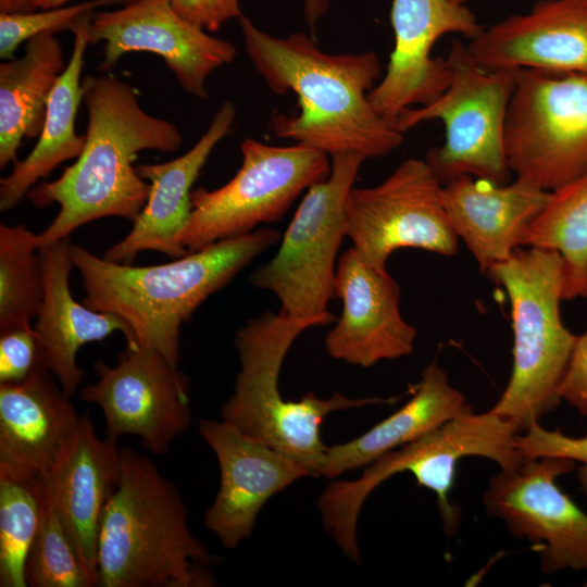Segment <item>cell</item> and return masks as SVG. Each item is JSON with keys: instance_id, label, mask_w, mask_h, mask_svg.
I'll return each mask as SVG.
<instances>
[{"instance_id": "cell-13", "label": "cell", "mask_w": 587, "mask_h": 587, "mask_svg": "<svg viewBox=\"0 0 587 587\" xmlns=\"http://www.w3.org/2000/svg\"><path fill=\"white\" fill-rule=\"evenodd\" d=\"M93 369L97 380L79 398L101 409L107 437L136 436L162 455L189 428V377L159 351L126 347L115 365L99 359Z\"/></svg>"}, {"instance_id": "cell-30", "label": "cell", "mask_w": 587, "mask_h": 587, "mask_svg": "<svg viewBox=\"0 0 587 587\" xmlns=\"http://www.w3.org/2000/svg\"><path fill=\"white\" fill-rule=\"evenodd\" d=\"M43 296L38 235L0 225V332L30 326Z\"/></svg>"}, {"instance_id": "cell-17", "label": "cell", "mask_w": 587, "mask_h": 587, "mask_svg": "<svg viewBox=\"0 0 587 587\" xmlns=\"http://www.w3.org/2000/svg\"><path fill=\"white\" fill-rule=\"evenodd\" d=\"M198 428L216 455L221 474L204 525L224 548L236 549L251 535L270 498L311 474L299 462L222 420L202 419Z\"/></svg>"}, {"instance_id": "cell-24", "label": "cell", "mask_w": 587, "mask_h": 587, "mask_svg": "<svg viewBox=\"0 0 587 587\" xmlns=\"http://www.w3.org/2000/svg\"><path fill=\"white\" fill-rule=\"evenodd\" d=\"M549 195L520 178L498 185L464 175L444 185L453 229L484 274L520 248L528 223Z\"/></svg>"}, {"instance_id": "cell-12", "label": "cell", "mask_w": 587, "mask_h": 587, "mask_svg": "<svg viewBox=\"0 0 587 587\" xmlns=\"http://www.w3.org/2000/svg\"><path fill=\"white\" fill-rule=\"evenodd\" d=\"M347 237L378 270H386L398 249L452 255L459 240L445 207L444 184L426 160L414 158L400 163L380 184L351 189Z\"/></svg>"}, {"instance_id": "cell-4", "label": "cell", "mask_w": 587, "mask_h": 587, "mask_svg": "<svg viewBox=\"0 0 587 587\" xmlns=\"http://www.w3.org/2000/svg\"><path fill=\"white\" fill-rule=\"evenodd\" d=\"M220 562L192 535L177 486L147 455L122 448L120 484L100 524L98 587H212Z\"/></svg>"}, {"instance_id": "cell-11", "label": "cell", "mask_w": 587, "mask_h": 587, "mask_svg": "<svg viewBox=\"0 0 587 587\" xmlns=\"http://www.w3.org/2000/svg\"><path fill=\"white\" fill-rule=\"evenodd\" d=\"M516 178L547 191L587 173V72L516 70L504 124Z\"/></svg>"}, {"instance_id": "cell-18", "label": "cell", "mask_w": 587, "mask_h": 587, "mask_svg": "<svg viewBox=\"0 0 587 587\" xmlns=\"http://www.w3.org/2000/svg\"><path fill=\"white\" fill-rule=\"evenodd\" d=\"M334 295L341 315L325 338L328 354L369 367L409 355L416 328L400 312V288L387 270L369 264L353 247L337 261Z\"/></svg>"}, {"instance_id": "cell-7", "label": "cell", "mask_w": 587, "mask_h": 587, "mask_svg": "<svg viewBox=\"0 0 587 587\" xmlns=\"http://www.w3.org/2000/svg\"><path fill=\"white\" fill-rule=\"evenodd\" d=\"M486 275L508 294L513 330L511 376L490 410L526 429L560 403L558 388L577 337L560 314L563 261L554 250L517 248Z\"/></svg>"}, {"instance_id": "cell-23", "label": "cell", "mask_w": 587, "mask_h": 587, "mask_svg": "<svg viewBox=\"0 0 587 587\" xmlns=\"http://www.w3.org/2000/svg\"><path fill=\"white\" fill-rule=\"evenodd\" d=\"M70 246L68 237L39 249L43 296L34 328L41 341L46 367L72 397L83 382L76 362L82 346L118 330L125 336L126 347H137L129 325L121 316L92 310L73 298Z\"/></svg>"}, {"instance_id": "cell-34", "label": "cell", "mask_w": 587, "mask_h": 587, "mask_svg": "<svg viewBox=\"0 0 587 587\" xmlns=\"http://www.w3.org/2000/svg\"><path fill=\"white\" fill-rule=\"evenodd\" d=\"M41 370L48 369L34 327L0 332V384L25 380Z\"/></svg>"}, {"instance_id": "cell-38", "label": "cell", "mask_w": 587, "mask_h": 587, "mask_svg": "<svg viewBox=\"0 0 587 587\" xmlns=\"http://www.w3.org/2000/svg\"><path fill=\"white\" fill-rule=\"evenodd\" d=\"M39 0H0V13L32 12L38 9Z\"/></svg>"}, {"instance_id": "cell-6", "label": "cell", "mask_w": 587, "mask_h": 587, "mask_svg": "<svg viewBox=\"0 0 587 587\" xmlns=\"http://www.w3.org/2000/svg\"><path fill=\"white\" fill-rule=\"evenodd\" d=\"M520 427L491 410L459 415L420 438L392 450L366 466L354 480H333L321 494L317 508L325 529L346 557L361 563L357 523L370 494L391 476L409 472L419 486L433 491L445 532L459 525V509L449 500L458 462L482 457L500 470L516 466L523 458L516 448Z\"/></svg>"}, {"instance_id": "cell-3", "label": "cell", "mask_w": 587, "mask_h": 587, "mask_svg": "<svg viewBox=\"0 0 587 587\" xmlns=\"http://www.w3.org/2000/svg\"><path fill=\"white\" fill-rule=\"evenodd\" d=\"M279 239L278 230L262 227L149 266L113 262L73 243L70 254L83 279L82 302L121 316L137 348L157 350L178 366L182 324Z\"/></svg>"}, {"instance_id": "cell-8", "label": "cell", "mask_w": 587, "mask_h": 587, "mask_svg": "<svg viewBox=\"0 0 587 587\" xmlns=\"http://www.w3.org/2000/svg\"><path fill=\"white\" fill-rule=\"evenodd\" d=\"M446 61L447 89L428 104L402 111L394 127L403 134L423 122L444 123V145L425 159L444 185L464 175L507 184L512 172L503 133L516 70L483 67L459 40L452 42Z\"/></svg>"}, {"instance_id": "cell-16", "label": "cell", "mask_w": 587, "mask_h": 587, "mask_svg": "<svg viewBox=\"0 0 587 587\" xmlns=\"http://www.w3.org/2000/svg\"><path fill=\"white\" fill-rule=\"evenodd\" d=\"M466 2L392 1L395 47L384 77L369 93L374 109L392 127L402 111L428 104L447 89L449 67L446 58L432 57L435 42L450 33L471 40L484 29Z\"/></svg>"}, {"instance_id": "cell-26", "label": "cell", "mask_w": 587, "mask_h": 587, "mask_svg": "<svg viewBox=\"0 0 587 587\" xmlns=\"http://www.w3.org/2000/svg\"><path fill=\"white\" fill-rule=\"evenodd\" d=\"M93 11L83 14L73 25L74 43L66 67L48 102L42 130L32 152L16 161L12 172L0 182V210L13 209L41 178L61 163L78 158L85 135L75 130V120L84 98L82 71L90 43Z\"/></svg>"}, {"instance_id": "cell-39", "label": "cell", "mask_w": 587, "mask_h": 587, "mask_svg": "<svg viewBox=\"0 0 587 587\" xmlns=\"http://www.w3.org/2000/svg\"><path fill=\"white\" fill-rule=\"evenodd\" d=\"M70 1H72V0H39L38 9L48 10V9H52V8H58V7L65 5ZM121 1H123L124 3H127V2H130L133 0H121Z\"/></svg>"}, {"instance_id": "cell-9", "label": "cell", "mask_w": 587, "mask_h": 587, "mask_svg": "<svg viewBox=\"0 0 587 587\" xmlns=\"http://www.w3.org/2000/svg\"><path fill=\"white\" fill-rule=\"evenodd\" d=\"M330 160L328 177L308 189L275 255L249 277L253 287L278 298L282 314L326 324L334 322L327 307L335 296L337 253L347 236L348 198L366 159L339 152Z\"/></svg>"}, {"instance_id": "cell-28", "label": "cell", "mask_w": 587, "mask_h": 587, "mask_svg": "<svg viewBox=\"0 0 587 587\" xmlns=\"http://www.w3.org/2000/svg\"><path fill=\"white\" fill-rule=\"evenodd\" d=\"M521 247L559 252L564 266L563 300L587 298V173L550 191L528 223Z\"/></svg>"}, {"instance_id": "cell-19", "label": "cell", "mask_w": 587, "mask_h": 587, "mask_svg": "<svg viewBox=\"0 0 587 587\" xmlns=\"http://www.w3.org/2000/svg\"><path fill=\"white\" fill-rule=\"evenodd\" d=\"M467 48L490 71L587 72V0H540L484 28Z\"/></svg>"}, {"instance_id": "cell-33", "label": "cell", "mask_w": 587, "mask_h": 587, "mask_svg": "<svg viewBox=\"0 0 587 587\" xmlns=\"http://www.w3.org/2000/svg\"><path fill=\"white\" fill-rule=\"evenodd\" d=\"M523 435L516 437V448L523 459L559 457L579 462L577 479L587 498V435L571 437L560 430L544 428L539 422L532 423Z\"/></svg>"}, {"instance_id": "cell-15", "label": "cell", "mask_w": 587, "mask_h": 587, "mask_svg": "<svg viewBox=\"0 0 587 587\" xmlns=\"http://www.w3.org/2000/svg\"><path fill=\"white\" fill-rule=\"evenodd\" d=\"M90 43L104 42L101 72L111 71L129 52H151L162 58L183 90L209 98V75L233 62L236 48L185 20L171 0H133L120 9L93 14Z\"/></svg>"}, {"instance_id": "cell-14", "label": "cell", "mask_w": 587, "mask_h": 587, "mask_svg": "<svg viewBox=\"0 0 587 587\" xmlns=\"http://www.w3.org/2000/svg\"><path fill=\"white\" fill-rule=\"evenodd\" d=\"M574 466L559 457L523 459L492 476L483 498L512 535L539 544L546 574L587 570V513L557 483Z\"/></svg>"}, {"instance_id": "cell-25", "label": "cell", "mask_w": 587, "mask_h": 587, "mask_svg": "<svg viewBox=\"0 0 587 587\" xmlns=\"http://www.w3.org/2000/svg\"><path fill=\"white\" fill-rule=\"evenodd\" d=\"M464 395L454 388L446 372L430 363L421 374L413 396L396 412L354 439L328 447L321 475L334 478L367 466L441 424L469 412Z\"/></svg>"}, {"instance_id": "cell-31", "label": "cell", "mask_w": 587, "mask_h": 587, "mask_svg": "<svg viewBox=\"0 0 587 587\" xmlns=\"http://www.w3.org/2000/svg\"><path fill=\"white\" fill-rule=\"evenodd\" d=\"M24 578L27 587H90L76 549L47 494L40 526L25 560Z\"/></svg>"}, {"instance_id": "cell-1", "label": "cell", "mask_w": 587, "mask_h": 587, "mask_svg": "<svg viewBox=\"0 0 587 587\" xmlns=\"http://www.w3.org/2000/svg\"><path fill=\"white\" fill-rule=\"evenodd\" d=\"M239 25L249 59L271 91L298 96V114L272 116L278 138L329 157L355 152L365 159L384 157L402 143V133L369 99L380 75L375 52L332 54L303 32L272 36L245 15Z\"/></svg>"}, {"instance_id": "cell-35", "label": "cell", "mask_w": 587, "mask_h": 587, "mask_svg": "<svg viewBox=\"0 0 587 587\" xmlns=\"http://www.w3.org/2000/svg\"><path fill=\"white\" fill-rule=\"evenodd\" d=\"M558 395L560 400L587 416V332L576 337Z\"/></svg>"}, {"instance_id": "cell-2", "label": "cell", "mask_w": 587, "mask_h": 587, "mask_svg": "<svg viewBox=\"0 0 587 587\" xmlns=\"http://www.w3.org/2000/svg\"><path fill=\"white\" fill-rule=\"evenodd\" d=\"M82 87L88 126L80 154L58 179L41 183L26 195L39 209L60 205L54 220L38 234L39 249L101 217L134 222L150 192V184L135 166L138 153L173 152L183 143L178 128L148 114L126 82L110 75L86 76Z\"/></svg>"}, {"instance_id": "cell-37", "label": "cell", "mask_w": 587, "mask_h": 587, "mask_svg": "<svg viewBox=\"0 0 587 587\" xmlns=\"http://www.w3.org/2000/svg\"><path fill=\"white\" fill-rule=\"evenodd\" d=\"M303 14L314 32L317 22L329 11L330 0H302Z\"/></svg>"}, {"instance_id": "cell-29", "label": "cell", "mask_w": 587, "mask_h": 587, "mask_svg": "<svg viewBox=\"0 0 587 587\" xmlns=\"http://www.w3.org/2000/svg\"><path fill=\"white\" fill-rule=\"evenodd\" d=\"M45 476L0 464V587H26L24 565L39 529Z\"/></svg>"}, {"instance_id": "cell-5", "label": "cell", "mask_w": 587, "mask_h": 587, "mask_svg": "<svg viewBox=\"0 0 587 587\" xmlns=\"http://www.w3.org/2000/svg\"><path fill=\"white\" fill-rule=\"evenodd\" d=\"M319 319H295L265 311L241 326L234 342L239 371L234 392L223 403L222 421L240 433L288 455L312 476H320L328 447L321 439L325 416L335 411L386 402L378 398H348L338 391L328 399L307 392L300 400H285L278 388L284 359L298 336Z\"/></svg>"}, {"instance_id": "cell-22", "label": "cell", "mask_w": 587, "mask_h": 587, "mask_svg": "<svg viewBox=\"0 0 587 587\" xmlns=\"http://www.w3.org/2000/svg\"><path fill=\"white\" fill-rule=\"evenodd\" d=\"M49 370L0 384V464L51 474L79 427L71 397Z\"/></svg>"}, {"instance_id": "cell-32", "label": "cell", "mask_w": 587, "mask_h": 587, "mask_svg": "<svg viewBox=\"0 0 587 587\" xmlns=\"http://www.w3.org/2000/svg\"><path fill=\"white\" fill-rule=\"evenodd\" d=\"M115 1L120 0H89L41 12L0 13V58L13 60L22 42L42 34L71 30L83 14Z\"/></svg>"}, {"instance_id": "cell-10", "label": "cell", "mask_w": 587, "mask_h": 587, "mask_svg": "<svg viewBox=\"0 0 587 587\" xmlns=\"http://www.w3.org/2000/svg\"><path fill=\"white\" fill-rule=\"evenodd\" d=\"M241 166L220 188L191 191V212L178 241L192 252L279 221L300 193L324 180L330 157L311 147L272 146L252 138L240 145Z\"/></svg>"}, {"instance_id": "cell-21", "label": "cell", "mask_w": 587, "mask_h": 587, "mask_svg": "<svg viewBox=\"0 0 587 587\" xmlns=\"http://www.w3.org/2000/svg\"><path fill=\"white\" fill-rule=\"evenodd\" d=\"M122 474L117 440L101 439L89 415L55 470L45 476L46 494L57 510L82 562L90 587L98 586V537L105 505Z\"/></svg>"}, {"instance_id": "cell-36", "label": "cell", "mask_w": 587, "mask_h": 587, "mask_svg": "<svg viewBox=\"0 0 587 587\" xmlns=\"http://www.w3.org/2000/svg\"><path fill=\"white\" fill-rule=\"evenodd\" d=\"M171 3L182 17L210 32L242 15L239 0H171Z\"/></svg>"}, {"instance_id": "cell-20", "label": "cell", "mask_w": 587, "mask_h": 587, "mask_svg": "<svg viewBox=\"0 0 587 587\" xmlns=\"http://www.w3.org/2000/svg\"><path fill=\"white\" fill-rule=\"evenodd\" d=\"M235 117L234 104L225 101L187 152L167 162L136 165L139 176L150 184L149 197L130 232L108 248L103 258L130 264L142 251L171 259L188 253L178 237L191 212L192 185L212 150L230 133Z\"/></svg>"}, {"instance_id": "cell-27", "label": "cell", "mask_w": 587, "mask_h": 587, "mask_svg": "<svg viewBox=\"0 0 587 587\" xmlns=\"http://www.w3.org/2000/svg\"><path fill=\"white\" fill-rule=\"evenodd\" d=\"M65 67L53 34L29 39L22 58L0 64L1 170L17 161L24 138L39 137L50 96Z\"/></svg>"}]
</instances>
